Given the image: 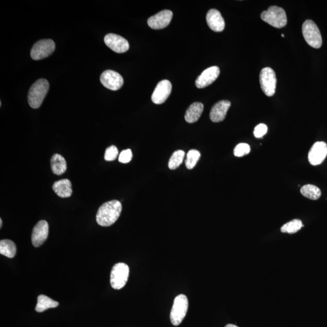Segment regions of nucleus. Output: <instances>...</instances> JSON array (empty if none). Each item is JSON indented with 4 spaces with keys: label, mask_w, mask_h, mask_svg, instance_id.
Returning a JSON list of instances; mask_svg holds the SVG:
<instances>
[{
    "label": "nucleus",
    "mask_w": 327,
    "mask_h": 327,
    "mask_svg": "<svg viewBox=\"0 0 327 327\" xmlns=\"http://www.w3.org/2000/svg\"><path fill=\"white\" fill-rule=\"evenodd\" d=\"M122 205L117 200L108 201L98 209L96 220L102 227H109L114 224L121 215Z\"/></svg>",
    "instance_id": "1"
},
{
    "label": "nucleus",
    "mask_w": 327,
    "mask_h": 327,
    "mask_svg": "<svg viewBox=\"0 0 327 327\" xmlns=\"http://www.w3.org/2000/svg\"><path fill=\"white\" fill-rule=\"evenodd\" d=\"M49 88V83L45 79H40L32 85L28 93V103L33 109L41 106Z\"/></svg>",
    "instance_id": "2"
},
{
    "label": "nucleus",
    "mask_w": 327,
    "mask_h": 327,
    "mask_svg": "<svg viewBox=\"0 0 327 327\" xmlns=\"http://www.w3.org/2000/svg\"><path fill=\"white\" fill-rule=\"evenodd\" d=\"M260 17L265 23L276 28H284L287 23L286 12L278 6L269 7L267 11L262 12Z\"/></svg>",
    "instance_id": "3"
},
{
    "label": "nucleus",
    "mask_w": 327,
    "mask_h": 327,
    "mask_svg": "<svg viewBox=\"0 0 327 327\" xmlns=\"http://www.w3.org/2000/svg\"><path fill=\"white\" fill-rule=\"evenodd\" d=\"M189 308V301L186 295L179 294L174 300L171 312V323L173 326H179L185 318Z\"/></svg>",
    "instance_id": "4"
},
{
    "label": "nucleus",
    "mask_w": 327,
    "mask_h": 327,
    "mask_svg": "<svg viewBox=\"0 0 327 327\" xmlns=\"http://www.w3.org/2000/svg\"><path fill=\"white\" fill-rule=\"evenodd\" d=\"M302 34L310 46L315 49L320 48L323 44L320 31L318 26L310 19L304 22L302 25Z\"/></svg>",
    "instance_id": "5"
},
{
    "label": "nucleus",
    "mask_w": 327,
    "mask_h": 327,
    "mask_svg": "<svg viewBox=\"0 0 327 327\" xmlns=\"http://www.w3.org/2000/svg\"><path fill=\"white\" fill-rule=\"evenodd\" d=\"M129 276V267L124 263H118L110 274V284L113 289L120 290L126 284Z\"/></svg>",
    "instance_id": "6"
},
{
    "label": "nucleus",
    "mask_w": 327,
    "mask_h": 327,
    "mask_svg": "<svg viewBox=\"0 0 327 327\" xmlns=\"http://www.w3.org/2000/svg\"><path fill=\"white\" fill-rule=\"evenodd\" d=\"M260 85L263 92L268 97L274 96L276 88V76L270 68H265L260 73Z\"/></svg>",
    "instance_id": "7"
},
{
    "label": "nucleus",
    "mask_w": 327,
    "mask_h": 327,
    "mask_svg": "<svg viewBox=\"0 0 327 327\" xmlns=\"http://www.w3.org/2000/svg\"><path fill=\"white\" fill-rule=\"evenodd\" d=\"M55 49V44L50 39L41 40L34 44L31 51V58L34 60H40L48 57Z\"/></svg>",
    "instance_id": "8"
},
{
    "label": "nucleus",
    "mask_w": 327,
    "mask_h": 327,
    "mask_svg": "<svg viewBox=\"0 0 327 327\" xmlns=\"http://www.w3.org/2000/svg\"><path fill=\"white\" fill-rule=\"evenodd\" d=\"M101 83L108 89L118 90L124 84V80L120 73L114 70H105L101 75Z\"/></svg>",
    "instance_id": "9"
},
{
    "label": "nucleus",
    "mask_w": 327,
    "mask_h": 327,
    "mask_svg": "<svg viewBox=\"0 0 327 327\" xmlns=\"http://www.w3.org/2000/svg\"><path fill=\"white\" fill-rule=\"evenodd\" d=\"M104 42L107 46L115 52L124 53L129 49V42L126 39L117 34H107L105 36Z\"/></svg>",
    "instance_id": "10"
},
{
    "label": "nucleus",
    "mask_w": 327,
    "mask_h": 327,
    "mask_svg": "<svg viewBox=\"0 0 327 327\" xmlns=\"http://www.w3.org/2000/svg\"><path fill=\"white\" fill-rule=\"evenodd\" d=\"M172 17H173V12L169 10H164L155 16L150 17L147 21V24L150 28L153 29H163L169 25Z\"/></svg>",
    "instance_id": "11"
},
{
    "label": "nucleus",
    "mask_w": 327,
    "mask_h": 327,
    "mask_svg": "<svg viewBox=\"0 0 327 327\" xmlns=\"http://www.w3.org/2000/svg\"><path fill=\"white\" fill-rule=\"evenodd\" d=\"M327 155V144L325 142H316L309 153V161L313 166H318L325 160Z\"/></svg>",
    "instance_id": "12"
},
{
    "label": "nucleus",
    "mask_w": 327,
    "mask_h": 327,
    "mask_svg": "<svg viewBox=\"0 0 327 327\" xmlns=\"http://www.w3.org/2000/svg\"><path fill=\"white\" fill-rule=\"evenodd\" d=\"M172 88V84L169 80L161 81L152 95V102L156 104H163L171 95Z\"/></svg>",
    "instance_id": "13"
},
{
    "label": "nucleus",
    "mask_w": 327,
    "mask_h": 327,
    "mask_svg": "<svg viewBox=\"0 0 327 327\" xmlns=\"http://www.w3.org/2000/svg\"><path fill=\"white\" fill-rule=\"evenodd\" d=\"M49 235V224L47 221L41 220L34 227L32 234V242L35 247H39L46 241Z\"/></svg>",
    "instance_id": "14"
},
{
    "label": "nucleus",
    "mask_w": 327,
    "mask_h": 327,
    "mask_svg": "<svg viewBox=\"0 0 327 327\" xmlns=\"http://www.w3.org/2000/svg\"><path fill=\"white\" fill-rule=\"evenodd\" d=\"M220 73V68L217 66H213L207 69L196 79L195 82L196 87L202 88L210 85L217 79Z\"/></svg>",
    "instance_id": "15"
},
{
    "label": "nucleus",
    "mask_w": 327,
    "mask_h": 327,
    "mask_svg": "<svg viewBox=\"0 0 327 327\" xmlns=\"http://www.w3.org/2000/svg\"><path fill=\"white\" fill-rule=\"evenodd\" d=\"M231 106L229 101L222 100L216 103L211 108L210 118L211 121L219 122L225 119L228 109Z\"/></svg>",
    "instance_id": "16"
},
{
    "label": "nucleus",
    "mask_w": 327,
    "mask_h": 327,
    "mask_svg": "<svg viewBox=\"0 0 327 327\" xmlns=\"http://www.w3.org/2000/svg\"><path fill=\"white\" fill-rule=\"evenodd\" d=\"M206 20L209 28L216 33H220L225 28L224 19L218 10L210 9L207 14Z\"/></svg>",
    "instance_id": "17"
},
{
    "label": "nucleus",
    "mask_w": 327,
    "mask_h": 327,
    "mask_svg": "<svg viewBox=\"0 0 327 327\" xmlns=\"http://www.w3.org/2000/svg\"><path fill=\"white\" fill-rule=\"evenodd\" d=\"M55 193L61 198H69L72 194V184L68 179H61L55 182L52 186Z\"/></svg>",
    "instance_id": "18"
},
{
    "label": "nucleus",
    "mask_w": 327,
    "mask_h": 327,
    "mask_svg": "<svg viewBox=\"0 0 327 327\" xmlns=\"http://www.w3.org/2000/svg\"><path fill=\"white\" fill-rule=\"evenodd\" d=\"M204 105L201 103H194L186 110L185 120L188 123H194L198 121L203 114Z\"/></svg>",
    "instance_id": "19"
},
{
    "label": "nucleus",
    "mask_w": 327,
    "mask_h": 327,
    "mask_svg": "<svg viewBox=\"0 0 327 327\" xmlns=\"http://www.w3.org/2000/svg\"><path fill=\"white\" fill-rule=\"evenodd\" d=\"M51 166L52 171L56 175H61L65 173L67 170V164H66L65 159L62 155L58 154L53 155L52 157Z\"/></svg>",
    "instance_id": "20"
},
{
    "label": "nucleus",
    "mask_w": 327,
    "mask_h": 327,
    "mask_svg": "<svg viewBox=\"0 0 327 327\" xmlns=\"http://www.w3.org/2000/svg\"><path fill=\"white\" fill-rule=\"evenodd\" d=\"M58 306V302L52 299L50 297L41 294L38 297L37 304L35 307L36 311L41 313L49 309L56 308Z\"/></svg>",
    "instance_id": "21"
},
{
    "label": "nucleus",
    "mask_w": 327,
    "mask_h": 327,
    "mask_svg": "<svg viewBox=\"0 0 327 327\" xmlns=\"http://www.w3.org/2000/svg\"><path fill=\"white\" fill-rule=\"evenodd\" d=\"M17 247L13 241L9 240L0 241V253L9 258H13L16 255Z\"/></svg>",
    "instance_id": "22"
},
{
    "label": "nucleus",
    "mask_w": 327,
    "mask_h": 327,
    "mask_svg": "<svg viewBox=\"0 0 327 327\" xmlns=\"http://www.w3.org/2000/svg\"><path fill=\"white\" fill-rule=\"evenodd\" d=\"M301 193L302 195L311 200H318L321 196V191L318 187L311 184H307L301 189Z\"/></svg>",
    "instance_id": "23"
},
{
    "label": "nucleus",
    "mask_w": 327,
    "mask_h": 327,
    "mask_svg": "<svg viewBox=\"0 0 327 327\" xmlns=\"http://www.w3.org/2000/svg\"><path fill=\"white\" fill-rule=\"evenodd\" d=\"M302 227H303V225H302L301 220H293L282 226L281 231L282 233L293 234V233H296L301 230Z\"/></svg>",
    "instance_id": "24"
},
{
    "label": "nucleus",
    "mask_w": 327,
    "mask_h": 327,
    "mask_svg": "<svg viewBox=\"0 0 327 327\" xmlns=\"http://www.w3.org/2000/svg\"><path fill=\"white\" fill-rule=\"evenodd\" d=\"M184 156H185V152L181 150L174 152L169 162V169L174 170L178 168L179 166L183 163Z\"/></svg>",
    "instance_id": "25"
},
{
    "label": "nucleus",
    "mask_w": 327,
    "mask_h": 327,
    "mask_svg": "<svg viewBox=\"0 0 327 327\" xmlns=\"http://www.w3.org/2000/svg\"><path fill=\"white\" fill-rule=\"evenodd\" d=\"M201 157L200 152L197 150H191L187 155L186 166L188 169H193Z\"/></svg>",
    "instance_id": "26"
},
{
    "label": "nucleus",
    "mask_w": 327,
    "mask_h": 327,
    "mask_svg": "<svg viewBox=\"0 0 327 327\" xmlns=\"http://www.w3.org/2000/svg\"><path fill=\"white\" fill-rule=\"evenodd\" d=\"M250 152L249 145L246 143H240L235 147L234 155L237 157H242L248 155Z\"/></svg>",
    "instance_id": "27"
},
{
    "label": "nucleus",
    "mask_w": 327,
    "mask_h": 327,
    "mask_svg": "<svg viewBox=\"0 0 327 327\" xmlns=\"http://www.w3.org/2000/svg\"><path fill=\"white\" fill-rule=\"evenodd\" d=\"M119 151L117 147L115 146H111L106 149L104 155V159L105 161H112L116 159L119 155Z\"/></svg>",
    "instance_id": "28"
},
{
    "label": "nucleus",
    "mask_w": 327,
    "mask_h": 327,
    "mask_svg": "<svg viewBox=\"0 0 327 327\" xmlns=\"http://www.w3.org/2000/svg\"><path fill=\"white\" fill-rule=\"evenodd\" d=\"M132 157L133 155L131 150H125L120 154L119 161L120 163L126 164L132 160Z\"/></svg>",
    "instance_id": "29"
},
{
    "label": "nucleus",
    "mask_w": 327,
    "mask_h": 327,
    "mask_svg": "<svg viewBox=\"0 0 327 327\" xmlns=\"http://www.w3.org/2000/svg\"><path fill=\"white\" fill-rule=\"evenodd\" d=\"M267 126L264 124H259L258 125L257 127L255 128L254 132V136L257 138H262L264 135L267 134Z\"/></svg>",
    "instance_id": "30"
},
{
    "label": "nucleus",
    "mask_w": 327,
    "mask_h": 327,
    "mask_svg": "<svg viewBox=\"0 0 327 327\" xmlns=\"http://www.w3.org/2000/svg\"><path fill=\"white\" fill-rule=\"evenodd\" d=\"M225 327H239L233 325V324H228V325L226 326Z\"/></svg>",
    "instance_id": "31"
},
{
    "label": "nucleus",
    "mask_w": 327,
    "mask_h": 327,
    "mask_svg": "<svg viewBox=\"0 0 327 327\" xmlns=\"http://www.w3.org/2000/svg\"><path fill=\"white\" fill-rule=\"evenodd\" d=\"M2 220L1 219V220H0V227H1V228L2 227Z\"/></svg>",
    "instance_id": "32"
},
{
    "label": "nucleus",
    "mask_w": 327,
    "mask_h": 327,
    "mask_svg": "<svg viewBox=\"0 0 327 327\" xmlns=\"http://www.w3.org/2000/svg\"><path fill=\"white\" fill-rule=\"evenodd\" d=\"M282 37H284V34H282Z\"/></svg>",
    "instance_id": "33"
}]
</instances>
